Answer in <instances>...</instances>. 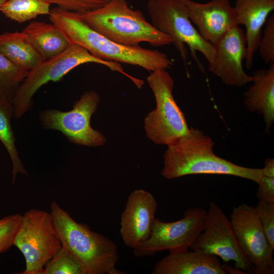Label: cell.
Returning <instances> with one entry per match:
<instances>
[{
    "mask_svg": "<svg viewBox=\"0 0 274 274\" xmlns=\"http://www.w3.org/2000/svg\"><path fill=\"white\" fill-rule=\"evenodd\" d=\"M214 145L201 130L189 128L187 134L167 146L161 176L174 179L197 174L229 175L258 184L263 176L261 168L242 166L219 157L213 151Z\"/></svg>",
    "mask_w": 274,
    "mask_h": 274,
    "instance_id": "1",
    "label": "cell"
},
{
    "mask_svg": "<svg viewBox=\"0 0 274 274\" xmlns=\"http://www.w3.org/2000/svg\"><path fill=\"white\" fill-rule=\"evenodd\" d=\"M49 15L50 22L64 32L72 44L84 47L99 59L136 65L152 72L173 65L164 52L112 41L92 29L77 13L55 7Z\"/></svg>",
    "mask_w": 274,
    "mask_h": 274,
    "instance_id": "2",
    "label": "cell"
},
{
    "mask_svg": "<svg viewBox=\"0 0 274 274\" xmlns=\"http://www.w3.org/2000/svg\"><path fill=\"white\" fill-rule=\"evenodd\" d=\"M50 210L62 246L77 259L86 274L125 273L116 268L119 255L114 242L76 222L56 201L52 202Z\"/></svg>",
    "mask_w": 274,
    "mask_h": 274,
    "instance_id": "3",
    "label": "cell"
},
{
    "mask_svg": "<svg viewBox=\"0 0 274 274\" xmlns=\"http://www.w3.org/2000/svg\"><path fill=\"white\" fill-rule=\"evenodd\" d=\"M77 14L96 32L119 44L138 46L147 42L161 47L172 44L168 36L149 22L141 11L131 9L126 0H110L101 8Z\"/></svg>",
    "mask_w": 274,
    "mask_h": 274,
    "instance_id": "4",
    "label": "cell"
},
{
    "mask_svg": "<svg viewBox=\"0 0 274 274\" xmlns=\"http://www.w3.org/2000/svg\"><path fill=\"white\" fill-rule=\"evenodd\" d=\"M87 63L104 65L113 71L123 74L132 81L135 79L124 71L120 63L99 59L93 56L84 47L71 44L60 54L42 61L29 71L12 101L14 117L19 119L31 108L32 97L42 86L50 81H59L74 68Z\"/></svg>",
    "mask_w": 274,
    "mask_h": 274,
    "instance_id": "5",
    "label": "cell"
},
{
    "mask_svg": "<svg viewBox=\"0 0 274 274\" xmlns=\"http://www.w3.org/2000/svg\"><path fill=\"white\" fill-rule=\"evenodd\" d=\"M147 9L152 24L171 38L184 63L188 59L186 45L197 63V51L200 52L208 62L213 59L214 46L205 40L193 26L183 0H149Z\"/></svg>",
    "mask_w": 274,
    "mask_h": 274,
    "instance_id": "6",
    "label": "cell"
},
{
    "mask_svg": "<svg viewBox=\"0 0 274 274\" xmlns=\"http://www.w3.org/2000/svg\"><path fill=\"white\" fill-rule=\"evenodd\" d=\"M147 81L154 95L156 107L145 118V130L151 141L167 146L187 134L189 128L174 98V81L166 70L153 72Z\"/></svg>",
    "mask_w": 274,
    "mask_h": 274,
    "instance_id": "7",
    "label": "cell"
},
{
    "mask_svg": "<svg viewBox=\"0 0 274 274\" xmlns=\"http://www.w3.org/2000/svg\"><path fill=\"white\" fill-rule=\"evenodd\" d=\"M13 246L25 258V268L21 273L42 274L46 264L62 247L50 213L35 209L25 212Z\"/></svg>",
    "mask_w": 274,
    "mask_h": 274,
    "instance_id": "8",
    "label": "cell"
},
{
    "mask_svg": "<svg viewBox=\"0 0 274 274\" xmlns=\"http://www.w3.org/2000/svg\"><path fill=\"white\" fill-rule=\"evenodd\" d=\"M99 101L96 92L86 91L74 102L71 110H45L40 113L39 120L44 129L61 132L72 143L89 147L101 146L105 144L106 137L90 124Z\"/></svg>",
    "mask_w": 274,
    "mask_h": 274,
    "instance_id": "9",
    "label": "cell"
},
{
    "mask_svg": "<svg viewBox=\"0 0 274 274\" xmlns=\"http://www.w3.org/2000/svg\"><path fill=\"white\" fill-rule=\"evenodd\" d=\"M207 211L201 208L186 210L184 217L171 222L155 218L150 237L133 249L136 257L153 256L167 250L176 252L188 250L202 232Z\"/></svg>",
    "mask_w": 274,
    "mask_h": 274,
    "instance_id": "10",
    "label": "cell"
},
{
    "mask_svg": "<svg viewBox=\"0 0 274 274\" xmlns=\"http://www.w3.org/2000/svg\"><path fill=\"white\" fill-rule=\"evenodd\" d=\"M190 249L219 256L225 262L232 261L236 269L254 273V268L241 249L230 220L213 202L210 203L203 230Z\"/></svg>",
    "mask_w": 274,
    "mask_h": 274,
    "instance_id": "11",
    "label": "cell"
},
{
    "mask_svg": "<svg viewBox=\"0 0 274 274\" xmlns=\"http://www.w3.org/2000/svg\"><path fill=\"white\" fill-rule=\"evenodd\" d=\"M230 221L243 252L256 274L274 273L273 249L261 226L255 208L243 203L235 207Z\"/></svg>",
    "mask_w": 274,
    "mask_h": 274,
    "instance_id": "12",
    "label": "cell"
},
{
    "mask_svg": "<svg viewBox=\"0 0 274 274\" xmlns=\"http://www.w3.org/2000/svg\"><path fill=\"white\" fill-rule=\"evenodd\" d=\"M214 46L215 53L209 62L210 72L228 86L241 87L252 82V76L246 73L243 66L246 56V38L239 25L232 27Z\"/></svg>",
    "mask_w": 274,
    "mask_h": 274,
    "instance_id": "13",
    "label": "cell"
},
{
    "mask_svg": "<svg viewBox=\"0 0 274 274\" xmlns=\"http://www.w3.org/2000/svg\"><path fill=\"white\" fill-rule=\"evenodd\" d=\"M157 208L149 191L136 189L130 193L120 220V233L126 246L133 249L148 239Z\"/></svg>",
    "mask_w": 274,
    "mask_h": 274,
    "instance_id": "14",
    "label": "cell"
},
{
    "mask_svg": "<svg viewBox=\"0 0 274 274\" xmlns=\"http://www.w3.org/2000/svg\"><path fill=\"white\" fill-rule=\"evenodd\" d=\"M183 1L191 22L197 27L200 35L213 45L232 27L238 25L235 10L229 0H211L206 3Z\"/></svg>",
    "mask_w": 274,
    "mask_h": 274,
    "instance_id": "15",
    "label": "cell"
},
{
    "mask_svg": "<svg viewBox=\"0 0 274 274\" xmlns=\"http://www.w3.org/2000/svg\"><path fill=\"white\" fill-rule=\"evenodd\" d=\"M152 274H228L230 268L222 265L217 256L188 250L170 252L154 265Z\"/></svg>",
    "mask_w": 274,
    "mask_h": 274,
    "instance_id": "16",
    "label": "cell"
},
{
    "mask_svg": "<svg viewBox=\"0 0 274 274\" xmlns=\"http://www.w3.org/2000/svg\"><path fill=\"white\" fill-rule=\"evenodd\" d=\"M234 8L238 25H243L246 28L245 66L250 69L258 51L262 27L274 10V0H236Z\"/></svg>",
    "mask_w": 274,
    "mask_h": 274,
    "instance_id": "17",
    "label": "cell"
},
{
    "mask_svg": "<svg viewBox=\"0 0 274 274\" xmlns=\"http://www.w3.org/2000/svg\"><path fill=\"white\" fill-rule=\"evenodd\" d=\"M252 77L253 84L244 93V105L249 112L262 116L264 132L268 134L274 122V63L268 68L255 71Z\"/></svg>",
    "mask_w": 274,
    "mask_h": 274,
    "instance_id": "18",
    "label": "cell"
},
{
    "mask_svg": "<svg viewBox=\"0 0 274 274\" xmlns=\"http://www.w3.org/2000/svg\"><path fill=\"white\" fill-rule=\"evenodd\" d=\"M22 31L42 61L60 54L72 44L64 32L52 23L32 21Z\"/></svg>",
    "mask_w": 274,
    "mask_h": 274,
    "instance_id": "19",
    "label": "cell"
},
{
    "mask_svg": "<svg viewBox=\"0 0 274 274\" xmlns=\"http://www.w3.org/2000/svg\"><path fill=\"white\" fill-rule=\"evenodd\" d=\"M0 52L15 65L28 72L42 61L22 31L0 34Z\"/></svg>",
    "mask_w": 274,
    "mask_h": 274,
    "instance_id": "20",
    "label": "cell"
},
{
    "mask_svg": "<svg viewBox=\"0 0 274 274\" xmlns=\"http://www.w3.org/2000/svg\"><path fill=\"white\" fill-rule=\"evenodd\" d=\"M14 117L12 102L0 99V141L7 150L12 163V182L14 183L18 174L28 175L16 147V139L11 125Z\"/></svg>",
    "mask_w": 274,
    "mask_h": 274,
    "instance_id": "21",
    "label": "cell"
},
{
    "mask_svg": "<svg viewBox=\"0 0 274 274\" xmlns=\"http://www.w3.org/2000/svg\"><path fill=\"white\" fill-rule=\"evenodd\" d=\"M50 6L46 0H7L0 11L7 18L23 23L39 15H49Z\"/></svg>",
    "mask_w": 274,
    "mask_h": 274,
    "instance_id": "22",
    "label": "cell"
},
{
    "mask_svg": "<svg viewBox=\"0 0 274 274\" xmlns=\"http://www.w3.org/2000/svg\"><path fill=\"white\" fill-rule=\"evenodd\" d=\"M29 72L15 65L0 52V99L12 102Z\"/></svg>",
    "mask_w": 274,
    "mask_h": 274,
    "instance_id": "23",
    "label": "cell"
},
{
    "mask_svg": "<svg viewBox=\"0 0 274 274\" xmlns=\"http://www.w3.org/2000/svg\"><path fill=\"white\" fill-rule=\"evenodd\" d=\"M42 274H86L77 259L62 246L47 262Z\"/></svg>",
    "mask_w": 274,
    "mask_h": 274,
    "instance_id": "24",
    "label": "cell"
},
{
    "mask_svg": "<svg viewBox=\"0 0 274 274\" xmlns=\"http://www.w3.org/2000/svg\"><path fill=\"white\" fill-rule=\"evenodd\" d=\"M22 219V215L15 214L0 219V254L5 252L13 246Z\"/></svg>",
    "mask_w": 274,
    "mask_h": 274,
    "instance_id": "25",
    "label": "cell"
},
{
    "mask_svg": "<svg viewBox=\"0 0 274 274\" xmlns=\"http://www.w3.org/2000/svg\"><path fill=\"white\" fill-rule=\"evenodd\" d=\"M258 50L266 64L274 62V14L267 18L263 35L260 40Z\"/></svg>",
    "mask_w": 274,
    "mask_h": 274,
    "instance_id": "26",
    "label": "cell"
},
{
    "mask_svg": "<svg viewBox=\"0 0 274 274\" xmlns=\"http://www.w3.org/2000/svg\"><path fill=\"white\" fill-rule=\"evenodd\" d=\"M50 4H56L65 11L82 13L89 12L107 4L110 0H46Z\"/></svg>",
    "mask_w": 274,
    "mask_h": 274,
    "instance_id": "27",
    "label": "cell"
},
{
    "mask_svg": "<svg viewBox=\"0 0 274 274\" xmlns=\"http://www.w3.org/2000/svg\"><path fill=\"white\" fill-rule=\"evenodd\" d=\"M255 208L262 229L274 249V203L259 200Z\"/></svg>",
    "mask_w": 274,
    "mask_h": 274,
    "instance_id": "28",
    "label": "cell"
},
{
    "mask_svg": "<svg viewBox=\"0 0 274 274\" xmlns=\"http://www.w3.org/2000/svg\"><path fill=\"white\" fill-rule=\"evenodd\" d=\"M258 184L256 196L259 200L274 203V177L262 176Z\"/></svg>",
    "mask_w": 274,
    "mask_h": 274,
    "instance_id": "29",
    "label": "cell"
},
{
    "mask_svg": "<svg viewBox=\"0 0 274 274\" xmlns=\"http://www.w3.org/2000/svg\"><path fill=\"white\" fill-rule=\"evenodd\" d=\"M261 169L263 176L274 177V158H266L264 161V166Z\"/></svg>",
    "mask_w": 274,
    "mask_h": 274,
    "instance_id": "30",
    "label": "cell"
},
{
    "mask_svg": "<svg viewBox=\"0 0 274 274\" xmlns=\"http://www.w3.org/2000/svg\"><path fill=\"white\" fill-rule=\"evenodd\" d=\"M7 0H0V9Z\"/></svg>",
    "mask_w": 274,
    "mask_h": 274,
    "instance_id": "31",
    "label": "cell"
}]
</instances>
